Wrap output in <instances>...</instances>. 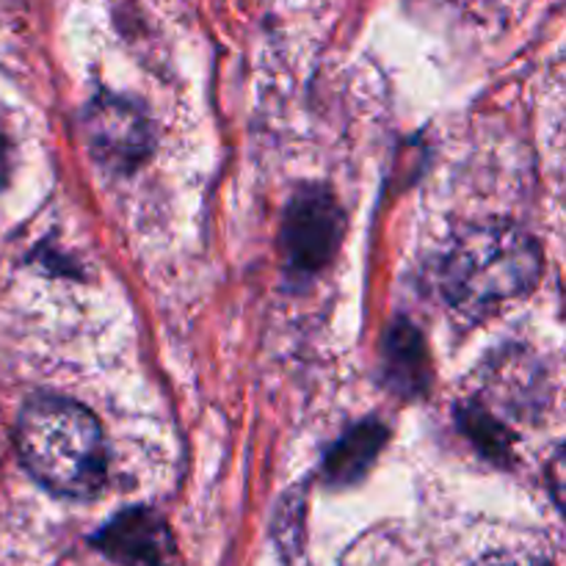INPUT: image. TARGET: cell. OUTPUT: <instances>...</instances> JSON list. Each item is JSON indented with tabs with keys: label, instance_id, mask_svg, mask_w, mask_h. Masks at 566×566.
<instances>
[{
	"label": "cell",
	"instance_id": "cell-1",
	"mask_svg": "<svg viewBox=\"0 0 566 566\" xmlns=\"http://www.w3.org/2000/svg\"><path fill=\"white\" fill-rule=\"evenodd\" d=\"M17 451L28 473L61 497L99 495L108 475L103 426L70 398L39 396L17 420Z\"/></svg>",
	"mask_w": 566,
	"mask_h": 566
},
{
	"label": "cell",
	"instance_id": "cell-2",
	"mask_svg": "<svg viewBox=\"0 0 566 566\" xmlns=\"http://www.w3.org/2000/svg\"><path fill=\"white\" fill-rule=\"evenodd\" d=\"M539 247L512 224H481L453 238L440 265L448 304L481 318L501 304L525 296L539 280Z\"/></svg>",
	"mask_w": 566,
	"mask_h": 566
},
{
	"label": "cell",
	"instance_id": "cell-3",
	"mask_svg": "<svg viewBox=\"0 0 566 566\" xmlns=\"http://www.w3.org/2000/svg\"><path fill=\"white\" fill-rule=\"evenodd\" d=\"M83 138L99 164L130 171L149 153V122L127 99L99 94L83 111Z\"/></svg>",
	"mask_w": 566,
	"mask_h": 566
},
{
	"label": "cell",
	"instance_id": "cell-4",
	"mask_svg": "<svg viewBox=\"0 0 566 566\" xmlns=\"http://www.w3.org/2000/svg\"><path fill=\"white\" fill-rule=\"evenodd\" d=\"M340 235L343 213L332 193L321 191V188L302 191L287 208L285 227H282L287 265L302 276L315 274L337 252Z\"/></svg>",
	"mask_w": 566,
	"mask_h": 566
},
{
	"label": "cell",
	"instance_id": "cell-5",
	"mask_svg": "<svg viewBox=\"0 0 566 566\" xmlns=\"http://www.w3.org/2000/svg\"><path fill=\"white\" fill-rule=\"evenodd\" d=\"M92 542L116 566H171L175 562L169 525L153 509H127L116 514Z\"/></svg>",
	"mask_w": 566,
	"mask_h": 566
},
{
	"label": "cell",
	"instance_id": "cell-6",
	"mask_svg": "<svg viewBox=\"0 0 566 566\" xmlns=\"http://www.w3.org/2000/svg\"><path fill=\"white\" fill-rule=\"evenodd\" d=\"M385 374L387 381L401 396H418L429 387V354H426L423 337L407 321L390 326L385 340Z\"/></svg>",
	"mask_w": 566,
	"mask_h": 566
},
{
	"label": "cell",
	"instance_id": "cell-7",
	"mask_svg": "<svg viewBox=\"0 0 566 566\" xmlns=\"http://www.w3.org/2000/svg\"><path fill=\"white\" fill-rule=\"evenodd\" d=\"M387 440L385 426L359 423L329 451L324 473L332 484H354L365 475Z\"/></svg>",
	"mask_w": 566,
	"mask_h": 566
},
{
	"label": "cell",
	"instance_id": "cell-8",
	"mask_svg": "<svg viewBox=\"0 0 566 566\" xmlns=\"http://www.w3.org/2000/svg\"><path fill=\"white\" fill-rule=\"evenodd\" d=\"M470 566H553L547 558L534 556V553L523 551H503V553H490V556L479 558Z\"/></svg>",
	"mask_w": 566,
	"mask_h": 566
},
{
	"label": "cell",
	"instance_id": "cell-9",
	"mask_svg": "<svg viewBox=\"0 0 566 566\" xmlns=\"http://www.w3.org/2000/svg\"><path fill=\"white\" fill-rule=\"evenodd\" d=\"M6 177H9V144H6V136L0 133V188L6 186Z\"/></svg>",
	"mask_w": 566,
	"mask_h": 566
}]
</instances>
